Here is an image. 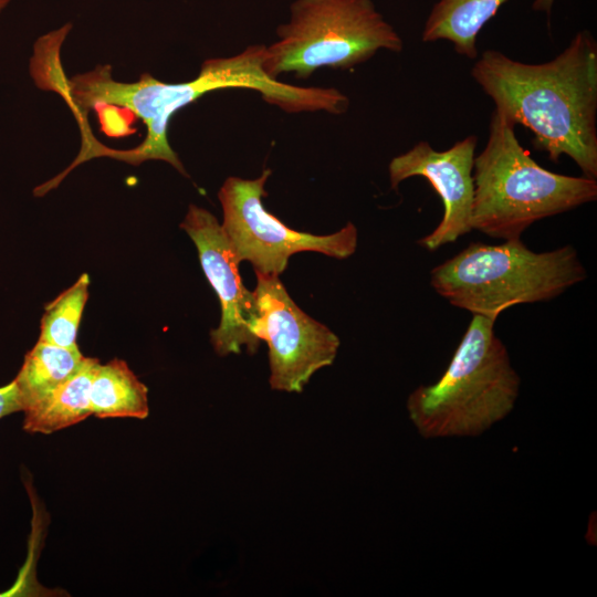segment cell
Returning a JSON list of instances; mask_svg holds the SVG:
<instances>
[{
    "instance_id": "cell-1",
    "label": "cell",
    "mask_w": 597,
    "mask_h": 597,
    "mask_svg": "<svg viewBox=\"0 0 597 597\" xmlns=\"http://www.w3.org/2000/svg\"><path fill=\"white\" fill-rule=\"evenodd\" d=\"M471 76L494 109L532 132L535 149L554 163L566 155L583 176L597 178V42L589 31L544 63L485 50Z\"/></svg>"
},
{
    "instance_id": "cell-2",
    "label": "cell",
    "mask_w": 597,
    "mask_h": 597,
    "mask_svg": "<svg viewBox=\"0 0 597 597\" xmlns=\"http://www.w3.org/2000/svg\"><path fill=\"white\" fill-rule=\"evenodd\" d=\"M265 46L253 45L230 57L206 60L198 76L184 83H165L150 74H143L135 83L116 82L111 76V66H98L94 71L70 80L57 75L36 83L64 95L72 108L96 112L105 108H122L142 119L147 128L144 142L127 153L126 160L142 163L160 159L186 175L185 168L168 143V124L171 116L206 93L243 87L260 92L265 101L286 112H303L312 102L310 87L281 83L263 70Z\"/></svg>"
},
{
    "instance_id": "cell-3",
    "label": "cell",
    "mask_w": 597,
    "mask_h": 597,
    "mask_svg": "<svg viewBox=\"0 0 597 597\" xmlns=\"http://www.w3.org/2000/svg\"><path fill=\"white\" fill-rule=\"evenodd\" d=\"M494 318L473 315L440 379L407 398L409 419L426 439L476 437L507 417L521 378Z\"/></svg>"
},
{
    "instance_id": "cell-4",
    "label": "cell",
    "mask_w": 597,
    "mask_h": 597,
    "mask_svg": "<svg viewBox=\"0 0 597 597\" xmlns=\"http://www.w3.org/2000/svg\"><path fill=\"white\" fill-rule=\"evenodd\" d=\"M514 127L494 109L488 142L473 161L472 230L504 240L521 239L534 222L597 199L596 179L543 168Z\"/></svg>"
},
{
    "instance_id": "cell-5",
    "label": "cell",
    "mask_w": 597,
    "mask_h": 597,
    "mask_svg": "<svg viewBox=\"0 0 597 597\" xmlns=\"http://www.w3.org/2000/svg\"><path fill=\"white\" fill-rule=\"evenodd\" d=\"M586 277L573 245L535 252L512 239L470 243L431 270L430 284L451 305L496 320L514 305L551 301Z\"/></svg>"
},
{
    "instance_id": "cell-6",
    "label": "cell",
    "mask_w": 597,
    "mask_h": 597,
    "mask_svg": "<svg viewBox=\"0 0 597 597\" xmlns=\"http://www.w3.org/2000/svg\"><path fill=\"white\" fill-rule=\"evenodd\" d=\"M276 34L263 60L264 72L274 80L286 72L307 78L322 67L345 70L379 50L397 53L404 48L371 0H296L290 21Z\"/></svg>"
},
{
    "instance_id": "cell-7",
    "label": "cell",
    "mask_w": 597,
    "mask_h": 597,
    "mask_svg": "<svg viewBox=\"0 0 597 597\" xmlns=\"http://www.w3.org/2000/svg\"><path fill=\"white\" fill-rule=\"evenodd\" d=\"M270 175L265 169L255 179L229 177L218 192L221 226L239 262L249 261L255 272L280 276L297 252L314 251L336 259L355 253L358 235L352 222L335 233L315 235L294 230L268 212L262 198Z\"/></svg>"
},
{
    "instance_id": "cell-8",
    "label": "cell",
    "mask_w": 597,
    "mask_h": 597,
    "mask_svg": "<svg viewBox=\"0 0 597 597\" xmlns=\"http://www.w3.org/2000/svg\"><path fill=\"white\" fill-rule=\"evenodd\" d=\"M255 275L253 334L269 346L270 386L301 392L315 371L333 364L339 338L295 304L279 275Z\"/></svg>"
},
{
    "instance_id": "cell-9",
    "label": "cell",
    "mask_w": 597,
    "mask_h": 597,
    "mask_svg": "<svg viewBox=\"0 0 597 597\" xmlns=\"http://www.w3.org/2000/svg\"><path fill=\"white\" fill-rule=\"evenodd\" d=\"M180 228L196 244L203 273L221 304L220 324L210 332L214 352L227 356L239 354L245 346L254 354L261 342L253 334L258 318L255 295L241 281L240 262L222 226L208 210L190 205Z\"/></svg>"
},
{
    "instance_id": "cell-10",
    "label": "cell",
    "mask_w": 597,
    "mask_h": 597,
    "mask_svg": "<svg viewBox=\"0 0 597 597\" xmlns=\"http://www.w3.org/2000/svg\"><path fill=\"white\" fill-rule=\"evenodd\" d=\"M478 137L470 135L439 151L426 140L394 157L388 166L392 189L411 177L427 179L443 205V216L436 229L418 240L428 251L454 242L472 230L474 197L473 161Z\"/></svg>"
},
{
    "instance_id": "cell-11",
    "label": "cell",
    "mask_w": 597,
    "mask_h": 597,
    "mask_svg": "<svg viewBox=\"0 0 597 597\" xmlns=\"http://www.w3.org/2000/svg\"><path fill=\"white\" fill-rule=\"evenodd\" d=\"M504 2L506 0H438L425 22L422 41H448L458 54L474 60L480 31Z\"/></svg>"
},
{
    "instance_id": "cell-12",
    "label": "cell",
    "mask_w": 597,
    "mask_h": 597,
    "mask_svg": "<svg viewBox=\"0 0 597 597\" xmlns=\"http://www.w3.org/2000/svg\"><path fill=\"white\" fill-rule=\"evenodd\" d=\"M98 364V359L85 357L73 377L23 411V429L30 433L48 434L91 416L90 389Z\"/></svg>"
},
{
    "instance_id": "cell-13",
    "label": "cell",
    "mask_w": 597,
    "mask_h": 597,
    "mask_svg": "<svg viewBox=\"0 0 597 597\" xmlns=\"http://www.w3.org/2000/svg\"><path fill=\"white\" fill-rule=\"evenodd\" d=\"M148 389L122 359L98 364L90 389L92 415L97 418L148 416Z\"/></svg>"
},
{
    "instance_id": "cell-14",
    "label": "cell",
    "mask_w": 597,
    "mask_h": 597,
    "mask_svg": "<svg viewBox=\"0 0 597 597\" xmlns=\"http://www.w3.org/2000/svg\"><path fill=\"white\" fill-rule=\"evenodd\" d=\"M84 359L85 356L78 347L67 348L38 341L27 353L14 378L22 401V411L73 377L82 367Z\"/></svg>"
},
{
    "instance_id": "cell-15",
    "label": "cell",
    "mask_w": 597,
    "mask_h": 597,
    "mask_svg": "<svg viewBox=\"0 0 597 597\" xmlns=\"http://www.w3.org/2000/svg\"><path fill=\"white\" fill-rule=\"evenodd\" d=\"M90 277L83 273L76 282L45 305L39 342L77 348V331L88 297Z\"/></svg>"
},
{
    "instance_id": "cell-16",
    "label": "cell",
    "mask_w": 597,
    "mask_h": 597,
    "mask_svg": "<svg viewBox=\"0 0 597 597\" xmlns=\"http://www.w3.org/2000/svg\"><path fill=\"white\" fill-rule=\"evenodd\" d=\"M22 411V401L14 379L0 387V418Z\"/></svg>"
},
{
    "instance_id": "cell-17",
    "label": "cell",
    "mask_w": 597,
    "mask_h": 597,
    "mask_svg": "<svg viewBox=\"0 0 597 597\" xmlns=\"http://www.w3.org/2000/svg\"><path fill=\"white\" fill-rule=\"evenodd\" d=\"M555 0H535L533 9L536 11H544L549 14Z\"/></svg>"
},
{
    "instance_id": "cell-18",
    "label": "cell",
    "mask_w": 597,
    "mask_h": 597,
    "mask_svg": "<svg viewBox=\"0 0 597 597\" xmlns=\"http://www.w3.org/2000/svg\"><path fill=\"white\" fill-rule=\"evenodd\" d=\"M10 0H0V11L8 4Z\"/></svg>"
}]
</instances>
